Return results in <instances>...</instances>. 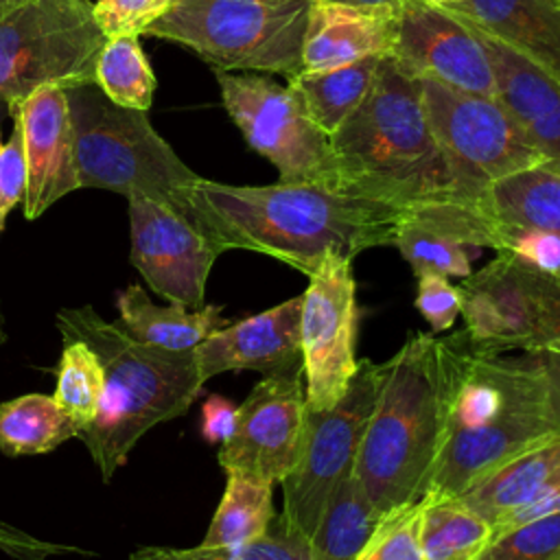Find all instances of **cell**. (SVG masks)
Returning <instances> with one entry per match:
<instances>
[{
    "label": "cell",
    "mask_w": 560,
    "mask_h": 560,
    "mask_svg": "<svg viewBox=\"0 0 560 560\" xmlns=\"http://www.w3.org/2000/svg\"><path fill=\"white\" fill-rule=\"evenodd\" d=\"M553 438H560V427L534 357L523 352L521 359H505L477 350L468 339L444 446L422 501L459 497L505 462Z\"/></svg>",
    "instance_id": "obj_3"
},
{
    "label": "cell",
    "mask_w": 560,
    "mask_h": 560,
    "mask_svg": "<svg viewBox=\"0 0 560 560\" xmlns=\"http://www.w3.org/2000/svg\"><path fill=\"white\" fill-rule=\"evenodd\" d=\"M214 77L228 116L247 144L278 168L280 182L339 186L330 136L311 120L289 83L258 72L214 70Z\"/></svg>",
    "instance_id": "obj_11"
},
{
    "label": "cell",
    "mask_w": 560,
    "mask_h": 560,
    "mask_svg": "<svg viewBox=\"0 0 560 560\" xmlns=\"http://www.w3.org/2000/svg\"><path fill=\"white\" fill-rule=\"evenodd\" d=\"M131 265L149 289L171 304L203 306L206 282L219 256L203 232L179 210L149 199L129 197Z\"/></svg>",
    "instance_id": "obj_14"
},
{
    "label": "cell",
    "mask_w": 560,
    "mask_h": 560,
    "mask_svg": "<svg viewBox=\"0 0 560 560\" xmlns=\"http://www.w3.org/2000/svg\"><path fill=\"white\" fill-rule=\"evenodd\" d=\"M127 560H311L308 542L291 534L280 518L254 542L238 547H138Z\"/></svg>",
    "instance_id": "obj_32"
},
{
    "label": "cell",
    "mask_w": 560,
    "mask_h": 560,
    "mask_svg": "<svg viewBox=\"0 0 560 560\" xmlns=\"http://www.w3.org/2000/svg\"><path fill=\"white\" fill-rule=\"evenodd\" d=\"M459 289L464 335L481 352L536 350V308L525 280L523 262L508 254L497 256L479 271H470Z\"/></svg>",
    "instance_id": "obj_16"
},
{
    "label": "cell",
    "mask_w": 560,
    "mask_h": 560,
    "mask_svg": "<svg viewBox=\"0 0 560 560\" xmlns=\"http://www.w3.org/2000/svg\"><path fill=\"white\" fill-rule=\"evenodd\" d=\"M560 514L534 518L494 536L475 560H558Z\"/></svg>",
    "instance_id": "obj_33"
},
{
    "label": "cell",
    "mask_w": 560,
    "mask_h": 560,
    "mask_svg": "<svg viewBox=\"0 0 560 560\" xmlns=\"http://www.w3.org/2000/svg\"><path fill=\"white\" fill-rule=\"evenodd\" d=\"M357 282L352 258L328 254L308 276L300 304V354L306 407L330 409L348 389L359 359Z\"/></svg>",
    "instance_id": "obj_12"
},
{
    "label": "cell",
    "mask_w": 560,
    "mask_h": 560,
    "mask_svg": "<svg viewBox=\"0 0 560 560\" xmlns=\"http://www.w3.org/2000/svg\"><path fill=\"white\" fill-rule=\"evenodd\" d=\"M173 0H94L92 13L103 35H142L149 24L171 9Z\"/></svg>",
    "instance_id": "obj_36"
},
{
    "label": "cell",
    "mask_w": 560,
    "mask_h": 560,
    "mask_svg": "<svg viewBox=\"0 0 560 560\" xmlns=\"http://www.w3.org/2000/svg\"><path fill=\"white\" fill-rule=\"evenodd\" d=\"M431 131L446 155L462 195L479 203L488 186L545 164V153L499 101L420 79Z\"/></svg>",
    "instance_id": "obj_9"
},
{
    "label": "cell",
    "mask_w": 560,
    "mask_h": 560,
    "mask_svg": "<svg viewBox=\"0 0 560 560\" xmlns=\"http://www.w3.org/2000/svg\"><path fill=\"white\" fill-rule=\"evenodd\" d=\"M475 33L490 55L499 101L545 153L547 162L560 166V83L505 44Z\"/></svg>",
    "instance_id": "obj_21"
},
{
    "label": "cell",
    "mask_w": 560,
    "mask_h": 560,
    "mask_svg": "<svg viewBox=\"0 0 560 560\" xmlns=\"http://www.w3.org/2000/svg\"><path fill=\"white\" fill-rule=\"evenodd\" d=\"M462 332H413L381 363V385L354 470L381 516L424 499L446 438L448 405L466 354Z\"/></svg>",
    "instance_id": "obj_2"
},
{
    "label": "cell",
    "mask_w": 560,
    "mask_h": 560,
    "mask_svg": "<svg viewBox=\"0 0 560 560\" xmlns=\"http://www.w3.org/2000/svg\"><path fill=\"white\" fill-rule=\"evenodd\" d=\"M523 262V260H521ZM525 280L536 308L538 348L560 352V280L525 265Z\"/></svg>",
    "instance_id": "obj_37"
},
{
    "label": "cell",
    "mask_w": 560,
    "mask_h": 560,
    "mask_svg": "<svg viewBox=\"0 0 560 560\" xmlns=\"http://www.w3.org/2000/svg\"><path fill=\"white\" fill-rule=\"evenodd\" d=\"M494 225V252H508L523 260L525 265L560 280V234L512 228V225Z\"/></svg>",
    "instance_id": "obj_35"
},
{
    "label": "cell",
    "mask_w": 560,
    "mask_h": 560,
    "mask_svg": "<svg viewBox=\"0 0 560 560\" xmlns=\"http://www.w3.org/2000/svg\"><path fill=\"white\" fill-rule=\"evenodd\" d=\"M381 363L359 359L346 394L324 411H306V429L295 466L280 481L282 525L308 542L326 503L343 475L354 466L357 453L372 413Z\"/></svg>",
    "instance_id": "obj_10"
},
{
    "label": "cell",
    "mask_w": 560,
    "mask_h": 560,
    "mask_svg": "<svg viewBox=\"0 0 560 560\" xmlns=\"http://www.w3.org/2000/svg\"><path fill=\"white\" fill-rule=\"evenodd\" d=\"M236 422V405H232L223 396H210L203 402V422H201V433L208 442L221 444L228 440Z\"/></svg>",
    "instance_id": "obj_41"
},
{
    "label": "cell",
    "mask_w": 560,
    "mask_h": 560,
    "mask_svg": "<svg viewBox=\"0 0 560 560\" xmlns=\"http://www.w3.org/2000/svg\"><path fill=\"white\" fill-rule=\"evenodd\" d=\"M26 160L24 217L39 219L55 201L79 190L66 90L46 85L11 109Z\"/></svg>",
    "instance_id": "obj_17"
},
{
    "label": "cell",
    "mask_w": 560,
    "mask_h": 560,
    "mask_svg": "<svg viewBox=\"0 0 560 560\" xmlns=\"http://www.w3.org/2000/svg\"><path fill=\"white\" fill-rule=\"evenodd\" d=\"M94 83L116 105L140 112L151 107L158 81L138 35L105 39L96 57Z\"/></svg>",
    "instance_id": "obj_30"
},
{
    "label": "cell",
    "mask_w": 560,
    "mask_h": 560,
    "mask_svg": "<svg viewBox=\"0 0 560 560\" xmlns=\"http://www.w3.org/2000/svg\"><path fill=\"white\" fill-rule=\"evenodd\" d=\"M300 304L302 295L284 300L262 313L230 322L203 339L195 348L201 381L238 370L269 376L300 368Z\"/></svg>",
    "instance_id": "obj_18"
},
{
    "label": "cell",
    "mask_w": 560,
    "mask_h": 560,
    "mask_svg": "<svg viewBox=\"0 0 560 560\" xmlns=\"http://www.w3.org/2000/svg\"><path fill=\"white\" fill-rule=\"evenodd\" d=\"M7 341V330H4V317H2V308H0V346Z\"/></svg>",
    "instance_id": "obj_46"
},
{
    "label": "cell",
    "mask_w": 560,
    "mask_h": 560,
    "mask_svg": "<svg viewBox=\"0 0 560 560\" xmlns=\"http://www.w3.org/2000/svg\"><path fill=\"white\" fill-rule=\"evenodd\" d=\"M70 438H77V427L48 394H24L0 405V451L7 455L50 453Z\"/></svg>",
    "instance_id": "obj_28"
},
{
    "label": "cell",
    "mask_w": 560,
    "mask_h": 560,
    "mask_svg": "<svg viewBox=\"0 0 560 560\" xmlns=\"http://www.w3.org/2000/svg\"><path fill=\"white\" fill-rule=\"evenodd\" d=\"M326 2H343L354 7H387V9H400L409 0H326Z\"/></svg>",
    "instance_id": "obj_43"
},
{
    "label": "cell",
    "mask_w": 560,
    "mask_h": 560,
    "mask_svg": "<svg viewBox=\"0 0 560 560\" xmlns=\"http://www.w3.org/2000/svg\"><path fill=\"white\" fill-rule=\"evenodd\" d=\"M459 289L446 276L424 273L418 276L416 308L431 324L435 332L448 330L459 315Z\"/></svg>",
    "instance_id": "obj_38"
},
{
    "label": "cell",
    "mask_w": 560,
    "mask_h": 560,
    "mask_svg": "<svg viewBox=\"0 0 560 560\" xmlns=\"http://www.w3.org/2000/svg\"><path fill=\"white\" fill-rule=\"evenodd\" d=\"M313 0H173L142 35L190 48L225 72L280 74L302 70V42Z\"/></svg>",
    "instance_id": "obj_7"
},
{
    "label": "cell",
    "mask_w": 560,
    "mask_h": 560,
    "mask_svg": "<svg viewBox=\"0 0 560 560\" xmlns=\"http://www.w3.org/2000/svg\"><path fill=\"white\" fill-rule=\"evenodd\" d=\"M26 192V160L22 147L20 127L13 125V133L2 142L0 131V232L4 228L7 214L24 201Z\"/></svg>",
    "instance_id": "obj_39"
},
{
    "label": "cell",
    "mask_w": 560,
    "mask_h": 560,
    "mask_svg": "<svg viewBox=\"0 0 560 560\" xmlns=\"http://www.w3.org/2000/svg\"><path fill=\"white\" fill-rule=\"evenodd\" d=\"M389 59L416 79L497 96V74L479 35L429 0H409L398 9Z\"/></svg>",
    "instance_id": "obj_15"
},
{
    "label": "cell",
    "mask_w": 560,
    "mask_h": 560,
    "mask_svg": "<svg viewBox=\"0 0 560 560\" xmlns=\"http://www.w3.org/2000/svg\"><path fill=\"white\" fill-rule=\"evenodd\" d=\"M477 206L497 225L560 234V166L545 162L508 175Z\"/></svg>",
    "instance_id": "obj_24"
},
{
    "label": "cell",
    "mask_w": 560,
    "mask_h": 560,
    "mask_svg": "<svg viewBox=\"0 0 560 560\" xmlns=\"http://www.w3.org/2000/svg\"><path fill=\"white\" fill-rule=\"evenodd\" d=\"M81 188L162 201L190 219L188 192L199 179L153 129L147 112L112 103L96 83L66 88Z\"/></svg>",
    "instance_id": "obj_6"
},
{
    "label": "cell",
    "mask_w": 560,
    "mask_h": 560,
    "mask_svg": "<svg viewBox=\"0 0 560 560\" xmlns=\"http://www.w3.org/2000/svg\"><path fill=\"white\" fill-rule=\"evenodd\" d=\"M357 560H424L420 549V503L387 514Z\"/></svg>",
    "instance_id": "obj_34"
},
{
    "label": "cell",
    "mask_w": 560,
    "mask_h": 560,
    "mask_svg": "<svg viewBox=\"0 0 560 560\" xmlns=\"http://www.w3.org/2000/svg\"><path fill=\"white\" fill-rule=\"evenodd\" d=\"M560 481V438L527 448L457 499L479 514L490 529L512 512L525 508Z\"/></svg>",
    "instance_id": "obj_22"
},
{
    "label": "cell",
    "mask_w": 560,
    "mask_h": 560,
    "mask_svg": "<svg viewBox=\"0 0 560 560\" xmlns=\"http://www.w3.org/2000/svg\"><path fill=\"white\" fill-rule=\"evenodd\" d=\"M558 560H560V556H558Z\"/></svg>",
    "instance_id": "obj_47"
},
{
    "label": "cell",
    "mask_w": 560,
    "mask_h": 560,
    "mask_svg": "<svg viewBox=\"0 0 560 560\" xmlns=\"http://www.w3.org/2000/svg\"><path fill=\"white\" fill-rule=\"evenodd\" d=\"M22 2H26V0H0V15L7 13V11H11V9H15V7L22 4Z\"/></svg>",
    "instance_id": "obj_44"
},
{
    "label": "cell",
    "mask_w": 560,
    "mask_h": 560,
    "mask_svg": "<svg viewBox=\"0 0 560 560\" xmlns=\"http://www.w3.org/2000/svg\"><path fill=\"white\" fill-rule=\"evenodd\" d=\"M105 35L88 0H26L0 15V103L39 88L94 83Z\"/></svg>",
    "instance_id": "obj_8"
},
{
    "label": "cell",
    "mask_w": 560,
    "mask_h": 560,
    "mask_svg": "<svg viewBox=\"0 0 560 560\" xmlns=\"http://www.w3.org/2000/svg\"><path fill=\"white\" fill-rule=\"evenodd\" d=\"M188 206L190 221L219 254L249 249L306 278L328 254L354 260L370 247L392 245L405 210L322 182L234 186L203 177L192 184Z\"/></svg>",
    "instance_id": "obj_1"
},
{
    "label": "cell",
    "mask_w": 560,
    "mask_h": 560,
    "mask_svg": "<svg viewBox=\"0 0 560 560\" xmlns=\"http://www.w3.org/2000/svg\"><path fill=\"white\" fill-rule=\"evenodd\" d=\"M431 4H438V7H453V4H457V2H462V0H429Z\"/></svg>",
    "instance_id": "obj_45"
},
{
    "label": "cell",
    "mask_w": 560,
    "mask_h": 560,
    "mask_svg": "<svg viewBox=\"0 0 560 560\" xmlns=\"http://www.w3.org/2000/svg\"><path fill=\"white\" fill-rule=\"evenodd\" d=\"M527 352L534 357V361L542 370V376L547 381V392H549L551 409H553L556 422L560 427V352L547 350V348L527 350Z\"/></svg>",
    "instance_id": "obj_42"
},
{
    "label": "cell",
    "mask_w": 560,
    "mask_h": 560,
    "mask_svg": "<svg viewBox=\"0 0 560 560\" xmlns=\"http://www.w3.org/2000/svg\"><path fill=\"white\" fill-rule=\"evenodd\" d=\"M378 61L381 57H365L332 70H300L287 83L300 96L311 120L332 136L370 94Z\"/></svg>",
    "instance_id": "obj_26"
},
{
    "label": "cell",
    "mask_w": 560,
    "mask_h": 560,
    "mask_svg": "<svg viewBox=\"0 0 560 560\" xmlns=\"http://www.w3.org/2000/svg\"><path fill=\"white\" fill-rule=\"evenodd\" d=\"M385 516L368 499L354 466L330 494L326 510L308 538L311 560H357Z\"/></svg>",
    "instance_id": "obj_25"
},
{
    "label": "cell",
    "mask_w": 560,
    "mask_h": 560,
    "mask_svg": "<svg viewBox=\"0 0 560 560\" xmlns=\"http://www.w3.org/2000/svg\"><path fill=\"white\" fill-rule=\"evenodd\" d=\"M558 2H560V0H558Z\"/></svg>",
    "instance_id": "obj_48"
},
{
    "label": "cell",
    "mask_w": 560,
    "mask_h": 560,
    "mask_svg": "<svg viewBox=\"0 0 560 560\" xmlns=\"http://www.w3.org/2000/svg\"><path fill=\"white\" fill-rule=\"evenodd\" d=\"M225 490L210 527L201 540L203 547H238L265 536L273 523V483L243 472H225Z\"/></svg>",
    "instance_id": "obj_27"
},
{
    "label": "cell",
    "mask_w": 560,
    "mask_h": 560,
    "mask_svg": "<svg viewBox=\"0 0 560 560\" xmlns=\"http://www.w3.org/2000/svg\"><path fill=\"white\" fill-rule=\"evenodd\" d=\"M306 411L302 365L265 376L236 407L234 429L217 455L221 468L280 483L300 457Z\"/></svg>",
    "instance_id": "obj_13"
},
{
    "label": "cell",
    "mask_w": 560,
    "mask_h": 560,
    "mask_svg": "<svg viewBox=\"0 0 560 560\" xmlns=\"http://www.w3.org/2000/svg\"><path fill=\"white\" fill-rule=\"evenodd\" d=\"M55 322L63 339L88 343L103 365L105 392L98 413L77 438L103 481H109L149 429L186 413L199 396L203 381L195 350L173 352L140 343L90 304L61 308Z\"/></svg>",
    "instance_id": "obj_5"
},
{
    "label": "cell",
    "mask_w": 560,
    "mask_h": 560,
    "mask_svg": "<svg viewBox=\"0 0 560 560\" xmlns=\"http://www.w3.org/2000/svg\"><path fill=\"white\" fill-rule=\"evenodd\" d=\"M330 144L346 190L398 208L468 201L427 120L420 79L389 57L378 61L370 94Z\"/></svg>",
    "instance_id": "obj_4"
},
{
    "label": "cell",
    "mask_w": 560,
    "mask_h": 560,
    "mask_svg": "<svg viewBox=\"0 0 560 560\" xmlns=\"http://www.w3.org/2000/svg\"><path fill=\"white\" fill-rule=\"evenodd\" d=\"M0 551L13 560H48L59 553H85L79 547L44 540L0 518Z\"/></svg>",
    "instance_id": "obj_40"
},
{
    "label": "cell",
    "mask_w": 560,
    "mask_h": 560,
    "mask_svg": "<svg viewBox=\"0 0 560 560\" xmlns=\"http://www.w3.org/2000/svg\"><path fill=\"white\" fill-rule=\"evenodd\" d=\"M490 542V525L457 497L420 501L424 560H475Z\"/></svg>",
    "instance_id": "obj_29"
},
{
    "label": "cell",
    "mask_w": 560,
    "mask_h": 560,
    "mask_svg": "<svg viewBox=\"0 0 560 560\" xmlns=\"http://www.w3.org/2000/svg\"><path fill=\"white\" fill-rule=\"evenodd\" d=\"M398 9L313 0L302 42V70H332L365 57H389Z\"/></svg>",
    "instance_id": "obj_19"
},
{
    "label": "cell",
    "mask_w": 560,
    "mask_h": 560,
    "mask_svg": "<svg viewBox=\"0 0 560 560\" xmlns=\"http://www.w3.org/2000/svg\"><path fill=\"white\" fill-rule=\"evenodd\" d=\"M442 9L470 28L505 44L560 83L558 0H462Z\"/></svg>",
    "instance_id": "obj_20"
},
{
    "label": "cell",
    "mask_w": 560,
    "mask_h": 560,
    "mask_svg": "<svg viewBox=\"0 0 560 560\" xmlns=\"http://www.w3.org/2000/svg\"><path fill=\"white\" fill-rule=\"evenodd\" d=\"M103 392L105 372L96 352L79 339H63L52 398L59 409L74 422L77 433L96 418Z\"/></svg>",
    "instance_id": "obj_31"
},
{
    "label": "cell",
    "mask_w": 560,
    "mask_h": 560,
    "mask_svg": "<svg viewBox=\"0 0 560 560\" xmlns=\"http://www.w3.org/2000/svg\"><path fill=\"white\" fill-rule=\"evenodd\" d=\"M116 306V324L129 337L140 343L173 352L195 350L212 332L230 324L217 304H203L192 311L184 304L171 302L166 306H158L140 284H131L118 293Z\"/></svg>",
    "instance_id": "obj_23"
}]
</instances>
